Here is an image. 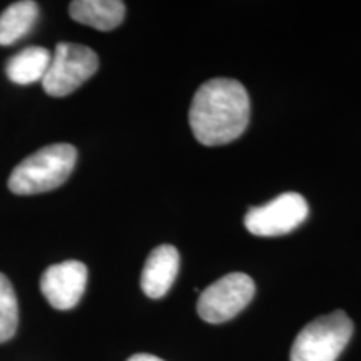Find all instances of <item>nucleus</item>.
<instances>
[{
    "label": "nucleus",
    "instance_id": "0eeeda50",
    "mask_svg": "<svg viewBox=\"0 0 361 361\" xmlns=\"http://www.w3.org/2000/svg\"><path fill=\"white\" fill-rule=\"evenodd\" d=\"M87 284V268L75 259L49 266L40 278V291L52 308L72 310L82 298Z\"/></svg>",
    "mask_w": 361,
    "mask_h": 361
},
{
    "label": "nucleus",
    "instance_id": "f8f14e48",
    "mask_svg": "<svg viewBox=\"0 0 361 361\" xmlns=\"http://www.w3.org/2000/svg\"><path fill=\"white\" fill-rule=\"evenodd\" d=\"M19 326V305L12 283L0 273V343L13 338Z\"/></svg>",
    "mask_w": 361,
    "mask_h": 361
},
{
    "label": "nucleus",
    "instance_id": "39448f33",
    "mask_svg": "<svg viewBox=\"0 0 361 361\" xmlns=\"http://www.w3.org/2000/svg\"><path fill=\"white\" fill-rule=\"evenodd\" d=\"M255 291V281L247 274L229 273L201 293L197 313L207 323L229 322L251 303Z\"/></svg>",
    "mask_w": 361,
    "mask_h": 361
},
{
    "label": "nucleus",
    "instance_id": "f03ea898",
    "mask_svg": "<svg viewBox=\"0 0 361 361\" xmlns=\"http://www.w3.org/2000/svg\"><path fill=\"white\" fill-rule=\"evenodd\" d=\"M78 162V149L59 142L45 146L25 157L13 168L8 178V189L19 196L42 194L66 183Z\"/></svg>",
    "mask_w": 361,
    "mask_h": 361
},
{
    "label": "nucleus",
    "instance_id": "6e6552de",
    "mask_svg": "<svg viewBox=\"0 0 361 361\" xmlns=\"http://www.w3.org/2000/svg\"><path fill=\"white\" fill-rule=\"evenodd\" d=\"M179 273V252L174 246L161 245L147 256L141 274V288L151 300L168 295Z\"/></svg>",
    "mask_w": 361,
    "mask_h": 361
},
{
    "label": "nucleus",
    "instance_id": "ddd939ff",
    "mask_svg": "<svg viewBox=\"0 0 361 361\" xmlns=\"http://www.w3.org/2000/svg\"><path fill=\"white\" fill-rule=\"evenodd\" d=\"M128 361H164L161 358H157L154 355H147V353H137V355H133Z\"/></svg>",
    "mask_w": 361,
    "mask_h": 361
},
{
    "label": "nucleus",
    "instance_id": "f257e3e1",
    "mask_svg": "<svg viewBox=\"0 0 361 361\" xmlns=\"http://www.w3.org/2000/svg\"><path fill=\"white\" fill-rule=\"evenodd\" d=\"M250 112V96L245 85L234 79H211L194 94L189 126L201 144L223 146L245 133Z\"/></svg>",
    "mask_w": 361,
    "mask_h": 361
},
{
    "label": "nucleus",
    "instance_id": "1a4fd4ad",
    "mask_svg": "<svg viewBox=\"0 0 361 361\" xmlns=\"http://www.w3.org/2000/svg\"><path fill=\"white\" fill-rule=\"evenodd\" d=\"M69 13L79 24L107 32L123 24L126 6L121 0H74Z\"/></svg>",
    "mask_w": 361,
    "mask_h": 361
},
{
    "label": "nucleus",
    "instance_id": "9d476101",
    "mask_svg": "<svg viewBox=\"0 0 361 361\" xmlns=\"http://www.w3.org/2000/svg\"><path fill=\"white\" fill-rule=\"evenodd\" d=\"M52 54L45 47L32 45V47L22 49L16 56L8 59L6 72L7 78L13 84L29 85L44 79L45 72L51 64Z\"/></svg>",
    "mask_w": 361,
    "mask_h": 361
},
{
    "label": "nucleus",
    "instance_id": "7ed1b4c3",
    "mask_svg": "<svg viewBox=\"0 0 361 361\" xmlns=\"http://www.w3.org/2000/svg\"><path fill=\"white\" fill-rule=\"evenodd\" d=\"M353 336V322L345 311L319 316L306 324L291 348V361H336Z\"/></svg>",
    "mask_w": 361,
    "mask_h": 361
},
{
    "label": "nucleus",
    "instance_id": "423d86ee",
    "mask_svg": "<svg viewBox=\"0 0 361 361\" xmlns=\"http://www.w3.org/2000/svg\"><path fill=\"white\" fill-rule=\"evenodd\" d=\"M308 214V202L301 194L283 192L263 206L251 207L245 216V226L255 236H283L303 224Z\"/></svg>",
    "mask_w": 361,
    "mask_h": 361
},
{
    "label": "nucleus",
    "instance_id": "9b49d317",
    "mask_svg": "<svg viewBox=\"0 0 361 361\" xmlns=\"http://www.w3.org/2000/svg\"><path fill=\"white\" fill-rule=\"evenodd\" d=\"M39 19V6L32 0L11 4L0 13V45L7 47L19 42L32 30Z\"/></svg>",
    "mask_w": 361,
    "mask_h": 361
},
{
    "label": "nucleus",
    "instance_id": "20e7f679",
    "mask_svg": "<svg viewBox=\"0 0 361 361\" xmlns=\"http://www.w3.org/2000/svg\"><path fill=\"white\" fill-rule=\"evenodd\" d=\"M99 69V57L87 45L57 44L51 64L45 72L42 87L49 96L66 97L79 89Z\"/></svg>",
    "mask_w": 361,
    "mask_h": 361
}]
</instances>
